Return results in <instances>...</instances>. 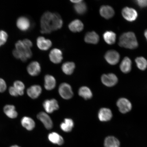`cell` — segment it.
<instances>
[{"instance_id":"obj_1","label":"cell","mask_w":147,"mask_h":147,"mask_svg":"<svg viewBox=\"0 0 147 147\" xmlns=\"http://www.w3.org/2000/svg\"><path fill=\"white\" fill-rule=\"evenodd\" d=\"M40 25L41 33L49 34L53 31L61 28L63 25V22L59 14L47 11L41 16Z\"/></svg>"},{"instance_id":"obj_2","label":"cell","mask_w":147,"mask_h":147,"mask_svg":"<svg viewBox=\"0 0 147 147\" xmlns=\"http://www.w3.org/2000/svg\"><path fill=\"white\" fill-rule=\"evenodd\" d=\"M119 44L121 47L130 49H135L138 46L135 34L131 32L122 34L119 38Z\"/></svg>"},{"instance_id":"obj_3","label":"cell","mask_w":147,"mask_h":147,"mask_svg":"<svg viewBox=\"0 0 147 147\" xmlns=\"http://www.w3.org/2000/svg\"><path fill=\"white\" fill-rule=\"evenodd\" d=\"M59 93L62 98L69 100L72 98L73 93L70 85L66 83L60 84L59 88Z\"/></svg>"},{"instance_id":"obj_4","label":"cell","mask_w":147,"mask_h":147,"mask_svg":"<svg viewBox=\"0 0 147 147\" xmlns=\"http://www.w3.org/2000/svg\"><path fill=\"white\" fill-rule=\"evenodd\" d=\"M16 24L18 28L23 32L29 30L31 26L30 20L28 18L24 16H21L18 18Z\"/></svg>"},{"instance_id":"obj_5","label":"cell","mask_w":147,"mask_h":147,"mask_svg":"<svg viewBox=\"0 0 147 147\" xmlns=\"http://www.w3.org/2000/svg\"><path fill=\"white\" fill-rule=\"evenodd\" d=\"M101 81L104 85L108 87L114 86L118 82V78L113 73L103 75L101 77Z\"/></svg>"},{"instance_id":"obj_6","label":"cell","mask_w":147,"mask_h":147,"mask_svg":"<svg viewBox=\"0 0 147 147\" xmlns=\"http://www.w3.org/2000/svg\"><path fill=\"white\" fill-rule=\"evenodd\" d=\"M117 105L119 111L122 113H128L131 109V103L126 98H119L117 101Z\"/></svg>"},{"instance_id":"obj_7","label":"cell","mask_w":147,"mask_h":147,"mask_svg":"<svg viewBox=\"0 0 147 147\" xmlns=\"http://www.w3.org/2000/svg\"><path fill=\"white\" fill-rule=\"evenodd\" d=\"M49 56L51 61L55 64L60 63L63 59L62 51L58 49H52L49 53Z\"/></svg>"},{"instance_id":"obj_8","label":"cell","mask_w":147,"mask_h":147,"mask_svg":"<svg viewBox=\"0 0 147 147\" xmlns=\"http://www.w3.org/2000/svg\"><path fill=\"white\" fill-rule=\"evenodd\" d=\"M16 49L20 51L27 59L32 57V53L30 49L26 47L22 41L19 40L15 45Z\"/></svg>"},{"instance_id":"obj_9","label":"cell","mask_w":147,"mask_h":147,"mask_svg":"<svg viewBox=\"0 0 147 147\" xmlns=\"http://www.w3.org/2000/svg\"><path fill=\"white\" fill-rule=\"evenodd\" d=\"M105 58L108 63L111 65H114L119 62L120 56L117 51L110 50L106 53Z\"/></svg>"},{"instance_id":"obj_10","label":"cell","mask_w":147,"mask_h":147,"mask_svg":"<svg viewBox=\"0 0 147 147\" xmlns=\"http://www.w3.org/2000/svg\"><path fill=\"white\" fill-rule=\"evenodd\" d=\"M122 15L125 19L129 22L135 21L138 17L137 11L129 7H125L123 9Z\"/></svg>"},{"instance_id":"obj_11","label":"cell","mask_w":147,"mask_h":147,"mask_svg":"<svg viewBox=\"0 0 147 147\" xmlns=\"http://www.w3.org/2000/svg\"><path fill=\"white\" fill-rule=\"evenodd\" d=\"M43 106L47 113H51L59 108L57 101L55 99L47 100L44 102Z\"/></svg>"},{"instance_id":"obj_12","label":"cell","mask_w":147,"mask_h":147,"mask_svg":"<svg viewBox=\"0 0 147 147\" xmlns=\"http://www.w3.org/2000/svg\"><path fill=\"white\" fill-rule=\"evenodd\" d=\"M36 45L38 49L43 51H46L50 48L52 45L51 40L46 39L43 36H39L36 39Z\"/></svg>"},{"instance_id":"obj_13","label":"cell","mask_w":147,"mask_h":147,"mask_svg":"<svg viewBox=\"0 0 147 147\" xmlns=\"http://www.w3.org/2000/svg\"><path fill=\"white\" fill-rule=\"evenodd\" d=\"M40 64L37 61L31 62L27 66V71L29 74L32 76H38L41 71Z\"/></svg>"},{"instance_id":"obj_14","label":"cell","mask_w":147,"mask_h":147,"mask_svg":"<svg viewBox=\"0 0 147 147\" xmlns=\"http://www.w3.org/2000/svg\"><path fill=\"white\" fill-rule=\"evenodd\" d=\"M37 118L43 123L45 127L48 129H51L53 127V123L49 116L45 112H40L37 115Z\"/></svg>"},{"instance_id":"obj_15","label":"cell","mask_w":147,"mask_h":147,"mask_svg":"<svg viewBox=\"0 0 147 147\" xmlns=\"http://www.w3.org/2000/svg\"><path fill=\"white\" fill-rule=\"evenodd\" d=\"M113 117L111 110L107 108H101L98 113V117L101 122H107L109 121Z\"/></svg>"},{"instance_id":"obj_16","label":"cell","mask_w":147,"mask_h":147,"mask_svg":"<svg viewBox=\"0 0 147 147\" xmlns=\"http://www.w3.org/2000/svg\"><path fill=\"white\" fill-rule=\"evenodd\" d=\"M70 30L73 32H81L84 28V25L82 21L79 19H75L71 21L69 25Z\"/></svg>"},{"instance_id":"obj_17","label":"cell","mask_w":147,"mask_h":147,"mask_svg":"<svg viewBox=\"0 0 147 147\" xmlns=\"http://www.w3.org/2000/svg\"><path fill=\"white\" fill-rule=\"evenodd\" d=\"M42 89L41 86L34 85L31 86L27 90V94L28 96L32 99H36L41 94Z\"/></svg>"},{"instance_id":"obj_18","label":"cell","mask_w":147,"mask_h":147,"mask_svg":"<svg viewBox=\"0 0 147 147\" xmlns=\"http://www.w3.org/2000/svg\"><path fill=\"white\" fill-rule=\"evenodd\" d=\"M100 15L106 19H109L113 17L115 14L113 9L109 5H103L100 10Z\"/></svg>"},{"instance_id":"obj_19","label":"cell","mask_w":147,"mask_h":147,"mask_svg":"<svg viewBox=\"0 0 147 147\" xmlns=\"http://www.w3.org/2000/svg\"><path fill=\"white\" fill-rule=\"evenodd\" d=\"M99 36L96 32H88L84 36V41L86 43L92 44H96L99 41Z\"/></svg>"},{"instance_id":"obj_20","label":"cell","mask_w":147,"mask_h":147,"mask_svg":"<svg viewBox=\"0 0 147 147\" xmlns=\"http://www.w3.org/2000/svg\"><path fill=\"white\" fill-rule=\"evenodd\" d=\"M56 85L55 78L51 75H46L45 78V87L47 90H51L54 89Z\"/></svg>"},{"instance_id":"obj_21","label":"cell","mask_w":147,"mask_h":147,"mask_svg":"<svg viewBox=\"0 0 147 147\" xmlns=\"http://www.w3.org/2000/svg\"><path fill=\"white\" fill-rule=\"evenodd\" d=\"M21 123L23 127L29 131L34 129L35 126L34 121L30 117H24L21 119Z\"/></svg>"},{"instance_id":"obj_22","label":"cell","mask_w":147,"mask_h":147,"mask_svg":"<svg viewBox=\"0 0 147 147\" xmlns=\"http://www.w3.org/2000/svg\"><path fill=\"white\" fill-rule=\"evenodd\" d=\"M3 111L7 117L11 119H15L18 115L17 112L14 105H5L3 108Z\"/></svg>"},{"instance_id":"obj_23","label":"cell","mask_w":147,"mask_h":147,"mask_svg":"<svg viewBox=\"0 0 147 147\" xmlns=\"http://www.w3.org/2000/svg\"><path fill=\"white\" fill-rule=\"evenodd\" d=\"M131 60L128 57H126L121 63L120 68L121 71L124 73L129 72L131 69Z\"/></svg>"},{"instance_id":"obj_24","label":"cell","mask_w":147,"mask_h":147,"mask_svg":"<svg viewBox=\"0 0 147 147\" xmlns=\"http://www.w3.org/2000/svg\"><path fill=\"white\" fill-rule=\"evenodd\" d=\"M75 68V64L73 62L68 61L64 63L62 66V71L65 74L70 75L72 74Z\"/></svg>"},{"instance_id":"obj_25","label":"cell","mask_w":147,"mask_h":147,"mask_svg":"<svg viewBox=\"0 0 147 147\" xmlns=\"http://www.w3.org/2000/svg\"><path fill=\"white\" fill-rule=\"evenodd\" d=\"M48 138L49 141L54 144L61 146L63 144L64 140L63 137L58 133L53 132L49 134Z\"/></svg>"},{"instance_id":"obj_26","label":"cell","mask_w":147,"mask_h":147,"mask_svg":"<svg viewBox=\"0 0 147 147\" xmlns=\"http://www.w3.org/2000/svg\"><path fill=\"white\" fill-rule=\"evenodd\" d=\"M105 147H119L120 142L116 138L113 136H108L104 141Z\"/></svg>"},{"instance_id":"obj_27","label":"cell","mask_w":147,"mask_h":147,"mask_svg":"<svg viewBox=\"0 0 147 147\" xmlns=\"http://www.w3.org/2000/svg\"><path fill=\"white\" fill-rule=\"evenodd\" d=\"M74 126L73 121L70 119H65L63 122L60 124V128L64 131L69 132L71 131Z\"/></svg>"},{"instance_id":"obj_28","label":"cell","mask_w":147,"mask_h":147,"mask_svg":"<svg viewBox=\"0 0 147 147\" xmlns=\"http://www.w3.org/2000/svg\"><path fill=\"white\" fill-rule=\"evenodd\" d=\"M105 41L108 45H112L114 44L116 39V35L111 31H107L103 34Z\"/></svg>"},{"instance_id":"obj_29","label":"cell","mask_w":147,"mask_h":147,"mask_svg":"<svg viewBox=\"0 0 147 147\" xmlns=\"http://www.w3.org/2000/svg\"><path fill=\"white\" fill-rule=\"evenodd\" d=\"M79 95L86 100H89L92 97V93L91 90L88 87L84 86L81 87L79 90Z\"/></svg>"},{"instance_id":"obj_30","label":"cell","mask_w":147,"mask_h":147,"mask_svg":"<svg viewBox=\"0 0 147 147\" xmlns=\"http://www.w3.org/2000/svg\"><path fill=\"white\" fill-rule=\"evenodd\" d=\"M74 8L76 13L79 15L84 14L87 11V5L83 1L75 4Z\"/></svg>"},{"instance_id":"obj_31","label":"cell","mask_w":147,"mask_h":147,"mask_svg":"<svg viewBox=\"0 0 147 147\" xmlns=\"http://www.w3.org/2000/svg\"><path fill=\"white\" fill-rule=\"evenodd\" d=\"M137 67L141 70L144 71L147 67V61L143 57H139L135 60Z\"/></svg>"},{"instance_id":"obj_32","label":"cell","mask_w":147,"mask_h":147,"mask_svg":"<svg viewBox=\"0 0 147 147\" xmlns=\"http://www.w3.org/2000/svg\"><path fill=\"white\" fill-rule=\"evenodd\" d=\"M13 87L17 91L19 95H23L24 93L25 86L23 83L19 80L16 81L14 83Z\"/></svg>"},{"instance_id":"obj_33","label":"cell","mask_w":147,"mask_h":147,"mask_svg":"<svg viewBox=\"0 0 147 147\" xmlns=\"http://www.w3.org/2000/svg\"><path fill=\"white\" fill-rule=\"evenodd\" d=\"M8 37V34L7 32L4 30H0V44L1 45H4L6 43Z\"/></svg>"},{"instance_id":"obj_34","label":"cell","mask_w":147,"mask_h":147,"mask_svg":"<svg viewBox=\"0 0 147 147\" xmlns=\"http://www.w3.org/2000/svg\"><path fill=\"white\" fill-rule=\"evenodd\" d=\"M7 84L3 79L0 78V92L2 93L6 90Z\"/></svg>"},{"instance_id":"obj_35","label":"cell","mask_w":147,"mask_h":147,"mask_svg":"<svg viewBox=\"0 0 147 147\" xmlns=\"http://www.w3.org/2000/svg\"><path fill=\"white\" fill-rule=\"evenodd\" d=\"M9 92L11 95L13 96H17L19 95L18 92L13 86L11 87L9 89Z\"/></svg>"},{"instance_id":"obj_36","label":"cell","mask_w":147,"mask_h":147,"mask_svg":"<svg viewBox=\"0 0 147 147\" xmlns=\"http://www.w3.org/2000/svg\"><path fill=\"white\" fill-rule=\"evenodd\" d=\"M136 1L138 5L141 8L147 7V0H138Z\"/></svg>"},{"instance_id":"obj_37","label":"cell","mask_w":147,"mask_h":147,"mask_svg":"<svg viewBox=\"0 0 147 147\" xmlns=\"http://www.w3.org/2000/svg\"><path fill=\"white\" fill-rule=\"evenodd\" d=\"M24 45L26 47L30 49L33 46V44L32 42L30 41V40L26 38L24 39L22 41Z\"/></svg>"},{"instance_id":"obj_38","label":"cell","mask_w":147,"mask_h":147,"mask_svg":"<svg viewBox=\"0 0 147 147\" xmlns=\"http://www.w3.org/2000/svg\"><path fill=\"white\" fill-rule=\"evenodd\" d=\"M82 1V0H73V1H70L71 2L76 4V3L80 2Z\"/></svg>"},{"instance_id":"obj_39","label":"cell","mask_w":147,"mask_h":147,"mask_svg":"<svg viewBox=\"0 0 147 147\" xmlns=\"http://www.w3.org/2000/svg\"><path fill=\"white\" fill-rule=\"evenodd\" d=\"M144 36L146 38V39L147 40V29L146 31H145L144 32Z\"/></svg>"},{"instance_id":"obj_40","label":"cell","mask_w":147,"mask_h":147,"mask_svg":"<svg viewBox=\"0 0 147 147\" xmlns=\"http://www.w3.org/2000/svg\"><path fill=\"white\" fill-rule=\"evenodd\" d=\"M10 147H20L19 146H17V145H13V146H11Z\"/></svg>"},{"instance_id":"obj_41","label":"cell","mask_w":147,"mask_h":147,"mask_svg":"<svg viewBox=\"0 0 147 147\" xmlns=\"http://www.w3.org/2000/svg\"><path fill=\"white\" fill-rule=\"evenodd\" d=\"M1 44H0V47H1Z\"/></svg>"}]
</instances>
